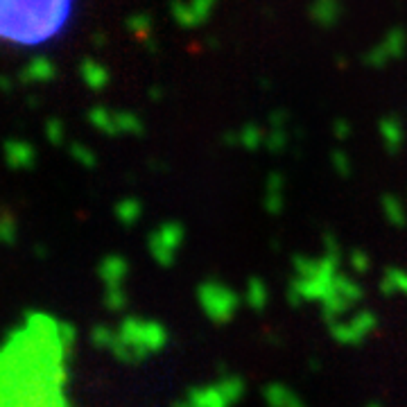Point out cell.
<instances>
[{"instance_id":"obj_1","label":"cell","mask_w":407,"mask_h":407,"mask_svg":"<svg viewBox=\"0 0 407 407\" xmlns=\"http://www.w3.org/2000/svg\"><path fill=\"white\" fill-rule=\"evenodd\" d=\"M72 12V0H0V41L41 46L59 37Z\"/></svg>"}]
</instances>
